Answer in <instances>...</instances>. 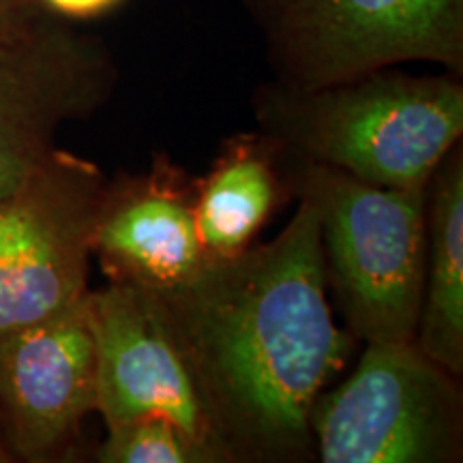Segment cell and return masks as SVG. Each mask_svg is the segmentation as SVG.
Returning a JSON list of instances; mask_svg holds the SVG:
<instances>
[{
	"instance_id": "11",
	"label": "cell",
	"mask_w": 463,
	"mask_h": 463,
	"mask_svg": "<svg viewBox=\"0 0 463 463\" xmlns=\"http://www.w3.org/2000/svg\"><path fill=\"white\" fill-rule=\"evenodd\" d=\"M281 150L264 133H242L223 144L215 164L194 187L204 260L230 258L251 247L281 200Z\"/></svg>"
},
{
	"instance_id": "4",
	"label": "cell",
	"mask_w": 463,
	"mask_h": 463,
	"mask_svg": "<svg viewBox=\"0 0 463 463\" xmlns=\"http://www.w3.org/2000/svg\"><path fill=\"white\" fill-rule=\"evenodd\" d=\"M273 82L309 90L431 62L463 73V0H245Z\"/></svg>"
},
{
	"instance_id": "5",
	"label": "cell",
	"mask_w": 463,
	"mask_h": 463,
	"mask_svg": "<svg viewBox=\"0 0 463 463\" xmlns=\"http://www.w3.org/2000/svg\"><path fill=\"white\" fill-rule=\"evenodd\" d=\"M322 463H455L463 455V402L455 375L414 341L364 344L350 378L311 410Z\"/></svg>"
},
{
	"instance_id": "2",
	"label": "cell",
	"mask_w": 463,
	"mask_h": 463,
	"mask_svg": "<svg viewBox=\"0 0 463 463\" xmlns=\"http://www.w3.org/2000/svg\"><path fill=\"white\" fill-rule=\"evenodd\" d=\"M258 125L298 164L333 167L380 187L427 184L461 140L459 75H414L399 67L322 89L270 80L253 95Z\"/></svg>"
},
{
	"instance_id": "10",
	"label": "cell",
	"mask_w": 463,
	"mask_h": 463,
	"mask_svg": "<svg viewBox=\"0 0 463 463\" xmlns=\"http://www.w3.org/2000/svg\"><path fill=\"white\" fill-rule=\"evenodd\" d=\"M195 181L159 155L140 176L108 183L92 234V256L109 281L165 294L206 262L194 213Z\"/></svg>"
},
{
	"instance_id": "14",
	"label": "cell",
	"mask_w": 463,
	"mask_h": 463,
	"mask_svg": "<svg viewBox=\"0 0 463 463\" xmlns=\"http://www.w3.org/2000/svg\"><path fill=\"white\" fill-rule=\"evenodd\" d=\"M50 17L34 0H0V48L31 37Z\"/></svg>"
},
{
	"instance_id": "15",
	"label": "cell",
	"mask_w": 463,
	"mask_h": 463,
	"mask_svg": "<svg viewBox=\"0 0 463 463\" xmlns=\"http://www.w3.org/2000/svg\"><path fill=\"white\" fill-rule=\"evenodd\" d=\"M34 3L48 15L73 24V22L99 20L125 5L127 0H34Z\"/></svg>"
},
{
	"instance_id": "7",
	"label": "cell",
	"mask_w": 463,
	"mask_h": 463,
	"mask_svg": "<svg viewBox=\"0 0 463 463\" xmlns=\"http://www.w3.org/2000/svg\"><path fill=\"white\" fill-rule=\"evenodd\" d=\"M97 352V412L106 427L164 416L211 457L230 463L198 380L157 294L109 281L89 294Z\"/></svg>"
},
{
	"instance_id": "1",
	"label": "cell",
	"mask_w": 463,
	"mask_h": 463,
	"mask_svg": "<svg viewBox=\"0 0 463 463\" xmlns=\"http://www.w3.org/2000/svg\"><path fill=\"white\" fill-rule=\"evenodd\" d=\"M298 198L273 241L157 294L230 463L316 459L311 410L358 344L333 320L317 211Z\"/></svg>"
},
{
	"instance_id": "13",
	"label": "cell",
	"mask_w": 463,
	"mask_h": 463,
	"mask_svg": "<svg viewBox=\"0 0 463 463\" xmlns=\"http://www.w3.org/2000/svg\"><path fill=\"white\" fill-rule=\"evenodd\" d=\"M101 463H213L202 447L164 416H140L108 430Z\"/></svg>"
},
{
	"instance_id": "3",
	"label": "cell",
	"mask_w": 463,
	"mask_h": 463,
	"mask_svg": "<svg viewBox=\"0 0 463 463\" xmlns=\"http://www.w3.org/2000/svg\"><path fill=\"white\" fill-rule=\"evenodd\" d=\"M289 181L317 211L324 275L347 333L364 344L414 341L425 288L430 183L380 187L298 161H292Z\"/></svg>"
},
{
	"instance_id": "6",
	"label": "cell",
	"mask_w": 463,
	"mask_h": 463,
	"mask_svg": "<svg viewBox=\"0 0 463 463\" xmlns=\"http://www.w3.org/2000/svg\"><path fill=\"white\" fill-rule=\"evenodd\" d=\"M108 181L92 161L52 148L0 200V339L82 300Z\"/></svg>"
},
{
	"instance_id": "8",
	"label": "cell",
	"mask_w": 463,
	"mask_h": 463,
	"mask_svg": "<svg viewBox=\"0 0 463 463\" xmlns=\"http://www.w3.org/2000/svg\"><path fill=\"white\" fill-rule=\"evenodd\" d=\"M89 294L0 339V442L15 459H58L97 412Z\"/></svg>"
},
{
	"instance_id": "12",
	"label": "cell",
	"mask_w": 463,
	"mask_h": 463,
	"mask_svg": "<svg viewBox=\"0 0 463 463\" xmlns=\"http://www.w3.org/2000/svg\"><path fill=\"white\" fill-rule=\"evenodd\" d=\"M414 344L455 378L463 373V157H444L427 194V266Z\"/></svg>"
},
{
	"instance_id": "16",
	"label": "cell",
	"mask_w": 463,
	"mask_h": 463,
	"mask_svg": "<svg viewBox=\"0 0 463 463\" xmlns=\"http://www.w3.org/2000/svg\"><path fill=\"white\" fill-rule=\"evenodd\" d=\"M0 444H3V442H0Z\"/></svg>"
},
{
	"instance_id": "9",
	"label": "cell",
	"mask_w": 463,
	"mask_h": 463,
	"mask_svg": "<svg viewBox=\"0 0 463 463\" xmlns=\"http://www.w3.org/2000/svg\"><path fill=\"white\" fill-rule=\"evenodd\" d=\"M116 75L99 37L56 17L0 48V200L48 157L61 125L92 114L112 95Z\"/></svg>"
}]
</instances>
